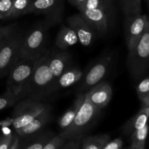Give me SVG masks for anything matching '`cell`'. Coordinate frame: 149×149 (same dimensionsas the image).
<instances>
[{
	"instance_id": "5",
	"label": "cell",
	"mask_w": 149,
	"mask_h": 149,
	"mask_svg": "<svg viewBox=\"0 0 149 149\" xmlns=\"http://www.w3.org/2000/svg\"><path fill=\"white\" fill-rule=\"evenodd\" d=\"M51 108L42 100L31 98L20 99L15 105L12 114V125L14 130L26 126L35 118Z\"/></svg>"
},
{
	"instance_id": "27",
	"label": "cell",
	"mask_w": 149,
	"mask_h": 149,
	"mask_svg": "<svg viewBox=\"0 0 149 149\" xmlns=\"http://www.w3.org/2000/svg\"><path fill=\"white\" fill-rule=\"evenodd\" d=\"M19 100H20V97L15 95L6 89L5 93L0 95V111L15 106Z\"/></svg>"
},
{
	"instance_id": "25",
	"label": "cell",
	"mask_w": 149,
	"mask_h": 149,
	"mask_svg": "<svg viewBox=\"0 0 149 149\" xmlns=\"http://www.w3.org/2000/svg\"><path fill=\"white\" fill-rule=\"evenodd\" d=\"M32 0H14L8 18H15L28 14Z\"/></svg>"
},
{
	"instance_id": "23",
	"label": "cell",
	"mask_w": 149,
	"mask_h": 149,
	"mask_svg": "<svg viewBox=\"0 0 149 149\" xmlns=\"http://www.w3.org/2000/svg\"><path fill=\"white\" fill-rule=\"evenodd\" d=\"M148 131V125L143 128L135 131L131 135V146L132 149H145L147 135Z\"/></svg>"
},
{
	"instance_id": "35",
	"label": "cell",
	"mask_w": 149,
	"mask_h": 149,
	"mask_svg": "<svg viewBox=\"0 0 149 149\" xmlns=\"http://www.w3.org/2000/svg\"><path fill=\"white\" fill-rule=\"evenodd\" d=\"M69 2L70 4H71L74 7L78 8L79 6H81L86 0H67Z\"/></svg>"
},
{
	"instance_id": "20",
	"label": "cell",
	"mask_w": 149,
	"mask_h": 149,
	"mask_svg": "<svg viewBox=\"0 0 149 149\" xmlns=\"http://www.w3.org/2000/svg\"><path fill=\"white\" fill-rule=\"evenodd\" d=\"M84 99H85V93L80 92L76 97L72 105L68 108V110L60 118L59 120H58V125H59L61 131L66 129L69 126L70 124L72 122V121L75 118L76 115L78 113L81 104L84 102Z\"/></svg>"
},
{
	"instance_id": "18",
	"label": "cell",
	"mask_w": 149,
	"mask_h": 149,
	"mask_svg": "<svg viewBox=\"0 0 149 149\" xmlns=\"http://www.w3.org/2000/svg\"><path fill=\"white\" fill-rule=\"evenodd\" d=\"M78 43V38L72 29L68 26H61L55 37V45L60 50H68V48Z\"/></svg>"
},
{
	"instance_id": "10",
	"label": "cell",
	"mask_w": 149,
	"mask_h": 149,
	"mask_svg": "<svg viewBox=\"0 0 149 149\" xmlns=\"http://www.w3.org/2000/svg\"><path fill=\"white\" fill-rule=\"evenodd\" d=\"M23 32L17 28L0 47V78L7 75L9 70L19 58V50Z\"/></svg>"
},
{
	"instance_id": "32",
	"label": "cell",
	"mask_w": 149,
	"mask_h": 149,
	"mask_svg": "<svg viewBox=\"0 0 149 149\" xmlns=\"http://www.w3.org/2000/svg\"><path fill=\"white\" fill-rule=\"evenodd\" d=\"M123 141L121 138H117L113 141H109L102 149H122L123 147Z\"/></svg>"
},
{
	"instance_id": "31",
	"label": "cell",
	"mask_w": 149,
	"mask_h": 149,
	"mask_svg": "<svg viewBox=\"0 0 149 149\" xmlns=\"http://www.w3.org/2000/svg\"><path fill=\"white\" fill-rule=\"evenodd\" d=\"M82 138L83 137H77L68 140L60 149H81Z\"/></svg>"
},
{
	"instance_id": "9",
	"label": "cell",
	"mask_w": 149,
	"mask_h": 149,
	"mask_svg": "<svg viewBox=\"0 0 149 149\" xmlns=\"http://www.w3.org/2000/svg\"><path fill=\"white\" fill-rule=\"evenodd\" d=\"M113 59V56L111 54H107L93 63L85 74H83L81 79L82 81L79 87L80 92L84 93V91L90 89L97 83L103 81L111 68Z\"/></svg>"
},
{
	"instance_id": "16",
	"label": "cell",
	"mask_w": 149,
	"mask_h": 149,
	"mask_svg": "<svg viewBox=\"0 0 149 149\" xmlns=\"http://www.w3.org/2000/svg\"><path fill=\"white\" fill-rule=\"evenodd\" d=\"M83 74L84 73L79 68L72 65L70 66L55 80L52 86V94L77 84L81 79Z\"/></svg>"
},
{
	"instance_id": "7",
	"label": "cell",
	"mask_w": 149,
	"mask_h": 149,
	"mask_svg": "<svg viewBox=\"0 0 149 149\" xmlns=\"http://www.w3.org/2000/svg\"><path fill=\"white\" fill-rule=\"evenodd\" d=\"M65 9V0H32L28 10V14L42 15L43 23L51 28L63 20Z\"/></svg>"
},
{
	"instance_id": "37",
	"label": "cell",
	"mask_w": 149,
	"mask_h": 149,
	"mask_svg": "<svg viewBox=\"0 0 149 149\" xmlns=\"http://www.w3.org/2000/svg\"><path fill=\"white\" fill-rule=\"evenodd\" d=\"M127 149H132V148H131L130 147H129V148H127Z\"/></svg>"
},
{
	"instance_id": "14",
	"label": "cell",
	"mask_w": 149,
	"mask_h": 149,
	"mask_svg": "<svg viewBox=\"0 0 149 149\" xmlns=\"http://www.w3.org/2000/svg\"><path fill=\"white\" fill-rule=\"evenodd\" d=\"M48 65L55 81L63 72L72 65V58L67 50L49 49Z\"/></svg>"
},
{
	"instance_id": "12",
	"label": "cell",
	"mask_w": 149,
	"mask_h": 149,
	"mask_svg": "<svg viewBox=\"0 0 149 149\" xmlns=\"http://www.w3.org/2000/svg\"><path fill=\"white\" fill-rule=\"evenodd\" d=\"M67 23L74 30L78 38V42L84 47L93 45L97 33L87 23L80 13L74 14L67 18Z\"/></svg>"
},
{
	"instance_id": "36",
	"label": "cell",
	"mask_w": 149,
	"mask_h": 149,
	"mask_svg": "<svg viewBox=\"0 0 149 149\" xmlns=\"http://www.w3.org/2000/svg\"><path fill=\"white\" fill-rule=\"evenodd\" d=\"M146 2V4H148V0H145Z\"/></svg>"
},
{
	"instance_id": "8",
	"label": "cell",
	"mask_w": 149,
	"mask_h": 149,
	"mask_svg": "<svg viewBox=\"0 0 149 149\" xmlns=\"http://www.w3.org/2000/svg\"><path fill=\"white\" fill-rule=\"evenodd\" d=\"M83 18L97 33L106 34L111 27L115 13V4L93 10L78 9Z\"/></svg>"
},
{
	"instance_id": "15",
	"label": "cell",
	"mask_w": 149,
	"mask_h": 149,
	"mask_svg": "<svg viewBox=\"0 0 149 149\" xmlns=\"http://www.w3.org/2000/svg\"><path fill=\"white\" fill-rule=\"evenodd\" d=\"M52 119V107L49 108L45 112L41 113L39 116L35 118L33 121L19 129L15 130V133L20 138H23L25 137L33 135L35 133L40 132L45 128V127Z\"/></svg>"
},
{
	"instance_id": "17",
	"label": "cell",
	"mask_w": 149,
	"mask_h": 149,
	"mask_svg": "<svg viewBox=\"0 0 149 149\" xmlns=\"http://www.w3.org/2000/svg\"><path fill=\"white\" fill-rule=\"evenodd\" d=\"M54 136L55 135L52 132L42 130L33 135L20 138L25 141L22 144L20 143L19 149H42Z\"/></svg>"
},
{
	"instance_id": "24",
	"label": "cell",
	"mask_w": 149,
	"mask_h": 149,
	"mask_svg": "<svg viewBox=\"0 0 149 149\" xmlns=\"http://www.w3.org/2000/svg\"><path fill=\"white\" fill-rule=\"evenodd\" d=\"M142 1L143 0H119L120 7L125 16L141 13Z\"/></svg>"
},
{
	"instance_id": "26",
	"label": "cell",
	"mask_w": 149,
	"mask_h": 149,
	"mask_svg": "<svg viewBox=\"0 0 149 149\" xmlns=\"http://www.w3.org/2000/svg\"><path fill=\"white\" fill-rule=\"evenodd\" d=\"M116 0H86L78 9H86V10H93V9L100 8V7H108L114 5Z\"/></svg>"
},
{
	"instance_id": "4",
	"label": "cell",
	"mask_w": 149,
	"mask_h": 149,
	"mask_svg": "<svg viewBox=\"0 0 149 149\" xmlns=\"http://www.w3.org/2000/svg\"><path fill=\"white\" fill-rule=\"evenodd\" d=\"M127 65L135 79H141L147 75L149 68V27L136 46L128 51Z\"/></svg>"
},
{
	"instance_id": "28",
	"label": "cell",
	"mask_w": 149,
	"mask_h": 149,
	"mask_svg": "<svg viewBox=\"0 0 149 149\" xmlns=\"http://www.w3.org/2000/svg\"><path fill=\"white\" fill-rule=\"evenodd\" d=\"M17 29L16 23L0 26V47L10 38V36Z\"/></svg>"
},
{
	"instance_id": "1",
	"label": "cell",
	"mask_w": 149,
	"mask_h": 149,
	"mask_svg": "<svg viewBox=\"0 0 149 149\" xmlns=\"http://www.w3.org/2000/svg\"><path fill=\"white\" fill-rule=\"evenodd\" d=\"M48 53L47 49L36 63L33 73L22 89L20 99L31 98L42 100L52 95L54 79L48 65Z\"/></svg>"
},
{
	"instance_id": "29",
	"label": "cell",
	"mask_w": 149,
	"mask_h": 149,
	"mask_svg": "<svg viewBox=\"0 0 149 149\" xmlns=\"http://www.w3.org/2000/svg\"><path fill=\"white\" fill-rule=\"evenodd\" d=\"M66 141L65 138L58 134V135H55L42 149H60Z\"/></svg>"
},
{
	"instance_id": "33",
	"label": "cell",
	"mask_w": 149,
	"mask_h": 149,
	"mask_svg": "<svg viewBox=\"0 0 149 149\" xmlns=\"http://www.w3.org/2000/svg\"><path fill=\"white\" fill-rule=\"evenodd\" d=\"M14 134H4L0 137V149H8L13 139Z\"/></svg>"
},
{
	"instance_id": "34",
	"label": "cell",
	"mask_w": 149,
	"mask_h": 149,
	"mask_svg": "<svg viewBox=\"0 0 149 149\" xmlns=\"http://www.w3.org/2000/svg\"><path fill=\"white\" fill-rule=\"evenodd\" d=\"M20 138H19V136L17 134L15 133L14 135H13V141H12L11 144H10L8 149H19V147H20Z\"/></svg>"
},
{
	"instance_id": "38",
	"label": "cell",
	"mask_w": 149,
	"mask_h": 149,
	"mask_svg": "<svg viewBox=\"0 0 149 149\" xmlns=\"http://www.w3.org/2000/svg\"><path fill=\"white\" fill-rule=\"evenodd\" d=\"M0 20H1V17H0Z\"/></svg>"
},
{
	"instance_id": "21",
	"label": "cell",
	"mask_w": 149,
	"mask_h": 149,
	"mask_svg": "<svg viewBox=\"0 0 149 149\" xmlns=\"http://www.w3.org/2000/svg\"><path fill=\"white\" fill-rule=\"evenodd\" d=\"M110 138L109 134L84 136L81 141V149H102L105 144L110 141Z\"/></svg>"
},
{
	"instance_id": "19",
	"label": "cell",
	"mask_w": 149,
	"mask_h": 149,
	"mask_svg": "<svg viewBox=\"0 0 149 149\" xmlns=\"http://www.w3.org/2000/svg\"><path fill=\"white\" fill-rule=\"evenodd\" d=\"M149 107H141L139 111L125 123L123 132L125 135H131L134 132L143 128L148 125Z\"/></svg>"
},
{
	"instance_id": "6",
	"label": "cell",
	"mask_w": 149,
	"mask_h": 149,
	"mask_svg": "<svg viewBox=\"0 0 149 149\" xmlns=\"http://www.w3.org/2000/svg\"><path fill=\"white\" fill-rule=\"evenodd\" d=\"M39 60L18 58L7 73V90L20 97L22 89L31 76Z\"/></svg>"
},
{
	"instance_id": "22",
	"label": "cell",
	"mask_w": 149,
	"mask_h": 149,
	"mask_svg": "<svg viewBox=\"0 0 149 149\" xmlns=\"http://www.w3.org/2000/svg\"><path fill=\"white\" fill-rule=\"evenodd\" d=\"M136 92L141 103V107H149V78L148 75L141 79L137 84Z\"/></svg>"
},
{
	"instance_id": "30",
	"label": "cell",
	"mask_w": 149,
	"mask_h": 149,
	"mask_svg": "<svg viewBox=\"0 0 149 149\" xmlns=\"http://www.w3.org/2000/svg\"><path fill=\"white\" fill-rule=\"evenodd\" d=\"M14 0H0V17L1 19L8 18Z\"/></svg>"
},
{
	"instance_id": "11",
	"label": "cell",
	"mask_w": 149,
	"mask_h": 149,
	"mask_svg": "<svg viewBox=\"0 0 149 149\" xmlns=\"http://www.w3.org/2000/svg\"><path fill=\"white\" fill-rule=\"evenodd\" d=\"M148 27L149 21L146 15L140 13L125 16V35L128 51L136 46Z\"/></svg>"
},
{
	"instance_id": "13",
	"label": "cell",
	"mask_w": 149,
	"mask_h": 149,
	"mask_svg": "<svg viewBox=\"0 0 149 149\" xmlns=\"http://www.w3.org/2000/svg\"><path fill=\"white\" fill-rule=\"evenodd\" d=\"M113 90L108 81H102L85 92V97L96 107L103 109L111 101Z\"/></svg>"
},
{
	"instance_id": "3",
	"label": "cell",
	"mask_w": 149,
	"mask_h": 149,
	"mask_svg": "<svg viewBox=\"0 0 149 149\" xmlns=\"http://www.w3.org/2000/svg\"><path fill=\"white\" fill-rule=\"evenodd\" d=\"M49 28L42 22L38 23L23 33L19 50V58L39 60L47 51V30Z\"/></svg>"
},
{
	"instance_id": "2",
	"label": "cell",
	"mask_w": 149,
	"mask_h": 149,
	"mask_svg": "<svg viewBox=\"0 0 149 149\" xmlns=\"http://www.w3.org/2000/svg\"><path fill=\"white\" fill-rule=\"evenodd\" d=\"M100 112L101 109L94 106L85 97L74 120L59 134L67 141L77 137H84L96 125Z\"/></svg>"
}]
</instances>
